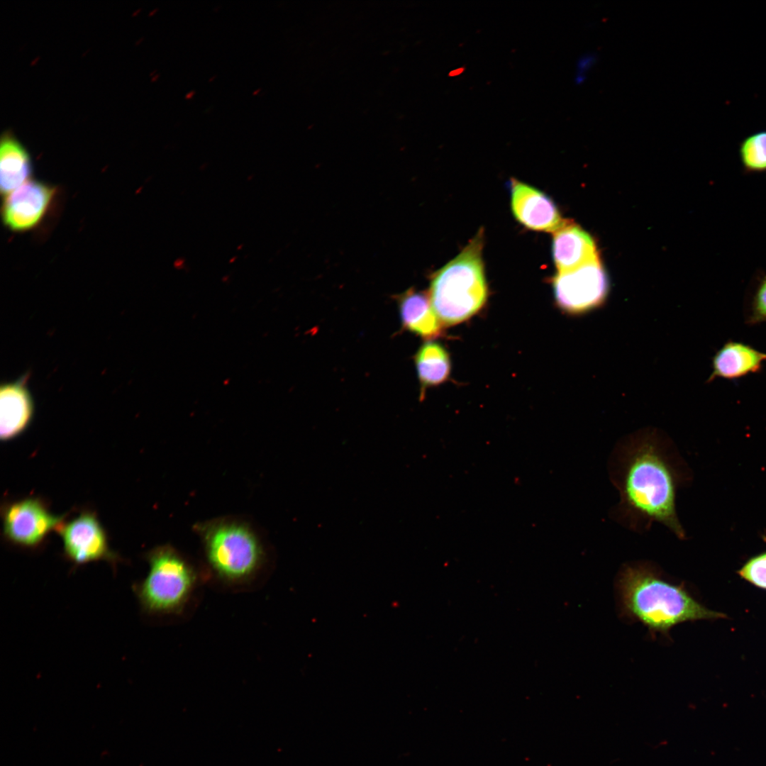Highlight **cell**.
Returning <instances> with one entry per match:
<instances>
[{
	"instance_id": "cell-12",
	"label": "cell",
	"mask_w": 766,
	"mask_h": 766,
	"mask_svg": "<svg viewBox=\"0 0 766 766\" xmlns=\"http://www.w3.org/2000/svg\"><path fill=\"white\" fill-rule=\"evenodd\" d=\"M553 238V257L558 272L579 267L599 259L592 237L577 225L564 223Z\"/></svg>"
},
{
	"instance_id": "cell-17",
	"label": "cell",
	"mask_w": 766,
	"mask_h": 766,
	"mask_svg": "<svg viewBox=\"0 0 766 766\" xmlns=\"http://www.w3.org/2000/svg\"><path fill=\"white\" fill-rule=\"evenodd\" d=\"M740 158L744 169L751 172L766 171V131L746 137L740 143Z\"/></svg>"
},
{
	"instance_id": "cell-19",
	"label": "cell",
	"mask_w": 766,
	"mask_h": 766,
	"mask_svg": "<svg viewBox=\"0 0 766 766\" xmlns=\"http://www.w3.org/2000/svg\"><path fill=\"white\" fill-rule=\"evenodd\" d=\"M738 574L750 583L766 589V553L748 560Z\"/></svg>"
},
{
	"instance_id": "cell-6",
	"label": "cell",
	"mask_w": 766,
	"mask_h": 766,
	"mask_svg": "<svg viewBox=\"0 0 766 766\" xmlns=\"http://www.w3.org/2000/svg\"><path fill=\"white\" fill-rule=\"evenodd\" d=\"M609 280L599 259L575 269L558 272L553 279L556 305L567 314H584L602 306Z\"/></svg>"
},
{
	"instance_id": "cell-15",
	"label": "cell",
	"mask_w": 766,
	"mask_h": 766,
	"mask_svg": "<svg viewBox=\"0 0 766 766\" xmlns=\"http://www.w3.org/2000/svg\"><path fill=\"white\" fill-rule=\"evenodd\" d=\"M30 156L23 145L11 134L3 135L0 146V189L7 195L25 182L31 175Z\"/></svg>"
},
{
	"instance_id": "cell-18",
	"label": "cell",
	"mask_w": 766,
	"mask_h": 766,
	"mask_svg": "<svg viewBox=\"0 0 766 766\" xmlns=\"http://www.w3.org/2000/svg\"><path fill=\"white\" fill-rule=\"evenodd\" d=\"M745 320L749 325L766 323V277L760 280L755 289Z\"/></svg>"
},
{
	"instance_id": "cell-10",
	"label": "cell",
	"mask_w": 766,
	"mask_h": 766,
	"mask_svg": "<svg viewBox=\"0 0 766 766\" xmlns=\"http://www.w3.org/2000/svg\"><path fill=\"white\" fill-rule=\"evenodd\" d=\"M511 200L514 216L529 229L554 232L564 223L550 197L514 179L511 182Z\"/></svg>"
},
{
	"instance_id": "cell-3",
	"label": "cell",
	"mask_w": 766,
	"mask_h": 766,
	"mask_svg": "<svg viewBox=\"0 0 766 766\" xmlns=\"http://www.w3.org/2000/svg\"><path fill=\"white\" fill-rule=\"evenodd\" d=\"M482 247L483 233L480 231L459 255L433 275L428 296L442 324L460 323L484 305L488 289Z\"/></svg>"
},
{
	"instance_id": "cell-7",
	"label": "cell",
	"mask_w": 766,
	"mask_h": 766,
	"mask_svg": "<svg viewBox=\"0 0 766 766\" xmlns=\"http://www.w3.org/2000/svg\"><path fill=\"white\" fill-rule=\"evenodd\" d=\"M1 516L5 538L13 545L29 549L39 547L65 520V516L52 514L45 502L37 497L6 504Z\"/></svg>"
},
{
	"instance_id": "cell-9",
	"label": "cell",
	"mask_w": 766,
	"mask_h": 766,
	"mask_svg": "<svg viewBox=\"0 0 766 766\" xmlns=\"http://www.w3.org/2000/svg\"><path fill=\"white\" fill-rule=\"evenodd\" d=\"M55 194V189L50 185L27 181L6 195L2 206L5 225L15 231L36 226L50 208Z\"/></svg>"
},
{
	"instance_id": "cell-11",
	"label": "cell",
	"mask_w": 766,
	"mask_h": 766,
	"mask_svg": "<svg viewBox=\"0 0 766 766\" xmlns=\"http://www.w3.org/2000/svg\"><path fill=\"white\" fill-rule=\"evenodd\" d=\"M26 382L27 375L1 386L0 437L3 440L19 435L32 420L34 406Z\"/></svg>"
},
{
	"instance_id": "cell-16",
	"label": "cell",
	"mask_w": 766,
	"mask_h": 766,
	"mask_svg": "<svg viewBox=\"0 0 766 766\" xmlns=\"http://www.w3.org/2000/svg\"><path fill=\"white\" fill-rule=\"evenodd\" d=\"M414 360L418 379L423 388L439 385L450 375V356L438 343H424L415 355Z\"/></svg>"
},
{
	"instance_id": "cell-14",
	"label": "cell",
	"mask_w": 766,
	"mask_h": 766,
	"mask_svg": "<svg viewBox=\"0 0 766 766\" xmlns=\"http://www.w3.org/2000/svg\"><path fill=\"white\" fill-rule=\"evenodd\" d=\"M403 328L427 340L437 338L442 323L433 311L428 294L410 289L398 299Z\"/></svg>"
},
{
	"instance_id": "cell-1",
	"label": "cell",
	"mask_w": 766,
	"mask_h": 766,
	"mask_svg": "<svg viewBox=\"0 0 766 766\" xmlns=\"http://www.w3.org/2000/svg\"><path fill=\"white\" fill-rule=\"evenodd\" d=\"M607 470L619 495L609 514L614 521L639 534L657 523L678 539L686 538L676 500L690 479L689 471L665 433L649 427L621 438L609 457Z\"/></svg>"
},
{
	"instance_id": "cell-5",
	"label": "cell",
	"mask_w": 766,
	"mask_h": 766,
	"mask_svg": "<svg viewBox=\"0 0 766 766\" xmlns=\"http://www.w3.org/2000/svg\"><path fill=\"white\" fill-rule=\"evenodd\" d=\"M207 557L222 577L240 580L250 576L258 565L260 550L250 531L237 524H223L209 533Z\"/></svg>"
},
{
	"instance_id": "cell-8",
	"label": "cell",
	"mask_w": 766,
	"mask_h": 766,
	"mask_svg": "<svg viewBox=\"0 0 766 766\" xmlns=\"http://www.w3.org/2000/svg\"><path fill=\"white\" fill-rule=\"evenodd\" d=\"M64 555L74 565L104 560L116 569L121 557L109 547L106 533L94 511H83L57 530Z\"/></svg>"
},
{
	"instance_id": "cell-13",
	"label": "cell",
	"mask_w": 766,
	"mask_h": 766,
	"mask_svg": "<svg viewBox=\"0 0 766 766\" xmlns=\"http://www.w3.org/2000/svg\"><path fill=\"white\" fill-rule=\"evenodd\" d=\"M765 361V353L742 342L727 341L712 358V372L707 382L717 378L734 380L759 372Z\"/></svg>"
},
{
	"instance_id": "cell-20",
	"label": "cell",
	"mask_w": 766,
	"mask_h": 766,
	"mask_svg": "<svg viewBox=\"0 0 766 766\" xmlns=\"http://www.w3.org/2000/svg\"><path fill=\"white\" fill-rule=\"evenodd\" d=\"M596 62V56L593 53H586L579 58L577 63V74L575 81L577 84L582 83L586 79L587 72L594 66Z\"/></svg>"
},
{
	"instance_id": "cell-2",
	"label": "cell",
	"mask_w": 766,
	"mask_h": 766,
	"mask_svg": "<svg viewBox=\"0 0 766 766\" xmlns=\"http://www.w3.org/2000/svg\"><path fill=\"white\" fill-rule=\"evenodd\" d=\"M616 587L622 616L641 623L653 636L668 637L673 627L684 622L726 617L701 605L683 584L672 582L650 561L624 564Z\"/></svg>"
},
{
	"instance_id": "cell-4",
	"label": "cell",
	"mask_w": 766,
	"mask_h": 766,
	"mask_svg": "<svg viewBox=\"0 0 766 766\" xmlns=\"http://www.w3.org/2000/svg\"><path fill=\"white\" fill-rule=\"evenodd\" d=\"M149 571L145 578L133 585L142 609L150 614H164L180 608L189 597L194 576L191 568L176 553L158 548L148 555Z\"/></svg>"
}]
</instances>
